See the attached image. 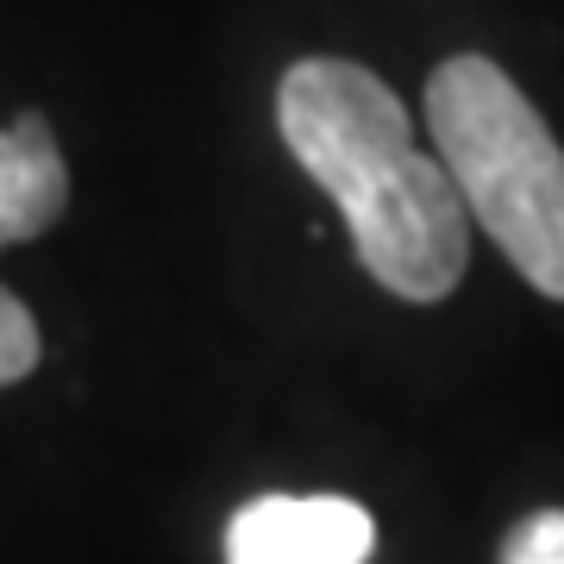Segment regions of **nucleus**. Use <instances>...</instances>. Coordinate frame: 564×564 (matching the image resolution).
Instances as JSON below:
<instances>
[{
	"instance_id": "39448f33",
	"label": "nucleus",
	"mask_w": 564,
	"mask_h": 564,
	"mask_svg": "<svg viewBox=\"0 0 564 564\" xmlns=\"http://www.w3.org/2000/svg\"><path fill=\"white\" fill-rule=\"evenodd\" d=\"M39 321H32V307L13 295V289H0V389L20 383L39 370Z\"/></svg>"
},
{
	"instance_id": "f257e3e1",
	"label": "nucleus",
	"mask_w": 564,
	"mask_h": 564,
	"mask_svg": "<svg viewBox=\"0 0 564 564\" xmlns=\"http://www.w3.org/2000/svg\"><path fill=\"white\" fill-rule=\"evenodd\" d=\"M282 144L345 214L351 251L402 302H445L470 263V214L440 158L414 144L383 76L345 57H302L276 88Z\"/></svg>"
},
{
	"instance_id": "7ed1b4c3",
	"label": "nucleus",
	"mask_w": 564,
	"mask_h": 564,
	"mask_svg": "<svg viewBox=\"0 0 564 564\" xmlns=\"http://www.w3.org/2000/svg\"><path fill=\"white\" fill-rule=\"evenodd\" d=\"M377 521L351 496H258L226 527V564H370Z\"/></svg>"
},
{
	"instance_id": "423d86ee",
	"label": "nucleus",
	"mask_w": 564,
	"mask_h": 564,
	"mask_svg": "<svg viewBox=\"0 0 564 564\" xmlns=\"http://www.w3.org/2000/svg\"><path fill=\"white\" fill-rule=\"evenodd\" d=\"M502 564H564V508H540L508 527Z\"/></svg>"
},
{
	"instance_id": "f03ea898",
	"label": "nucleus",
	"mask_w": 564,
	"mask_h": 564,
	"mask_svg": "<svg viewBox=\"0 0 564 564\" xmlns=\"http://www.w3.org/2000/svg\"><path fill=\"white\" fill-rule=\"evenodd\" d=\"M426 132L464 214L545 302H564V151L502 63L445 57L426 76Z\"/></svg>"
},
{
	"instance_id": "20e7f679",
	"label": "nucleus",
	"mask_w": 564,
	"mask_h": 564,
	"mask_svg": "<svg viewBox=\"0 0 564 564\" xmlns=\"http://www.w3.org/2000/svg\"><path fill=\"white\" fill-rule=\"evenodd\" d=\"M63 207H69V170L57 158L51 120L20 113L13 126H0V251L51 232Z\"/></svg>"
}]
</instances>
